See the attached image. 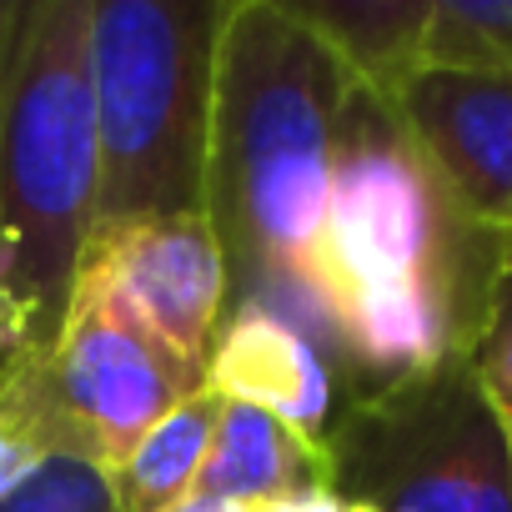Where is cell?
<instances>
[{
    "mask_svg": "<svg viewBox=\"0 0 512 512\" xmlns=\"http://www.w3.org/2000/svg\"><path fill=\"white\" fill-rule=\"evenodd\" d=\"M352 71L292 0H231L216 41L206 221L221 241L231 307L256 302L302 327L342 377L337 322L317 287L337 121Z\"/></svg>",
    "mask_w": 512,
    "mask_h": 512,
    "instance_id": "7a4b0ae2",
    "label": "cell"
},
{
    "mask_svg": "<svg viewBox=\"0 0 512 512\" xmlns=\"http://www.w3.org/2000/svg\"><path fill=\"white\" fill-rule=\"evenodd\" d=\"M507 452H512V422H507Z\"/></svg>",
    "mask_w": 512,
    "mask_h": 512,
    "instance_id": "44dd1931",
    "label": "cell"
},
{
    "mask_svg": "<svg viewBox=\"0 0 512 512\" xmlns=\"http://www.w3.org/2000/svg\"><path fill=\"white\" fill-rule=\"evenodd\" d=\"M216 417H221V397H211L206 387L181 397L121 457V467L106 472L116 512H171L176 502H186L196 492V482H201L206 457H211Z\"/></svg>",
    "mask_w": 512,
    "mask_h": 512,
    "instance_id": "7c38bea8",
    "label": "cell"
},
{
    "mask_svg": "<svg viewBox=\"0 0 512 512\" xmlns=\"http://www.w3.org/2000/svg\"><path fill=\"white\" fill-rule=\"evenodd\" d=\"M397 111L447 196L492 236H512V76L422 66L397 86Z\"/></svg>",
    "mask_w": 512,
    "mask_h": 512,
    "instance_id": "ba28073f",
    "label": "cell"
},
{
    "mask_svg": "<svg viewBox=\"0 0 512 512\" xmlns=\"http://www.w3.org/2000/svg\"><path fill=\"white\" fill-rule=\"evenodd\" d=\"M196 492L226 497L241 507L292 502V497L327 492V462H322V447L302 437L292 422L246 402H221L211 457L201 467Z\"/></svg>",
    "mask_w": 512,
    "mask_h": 512,
    "instance_id": "30bf717a",
    "label": "cell"
},
{
    "mask_svg": "<svg viewBox=\"0 0 512 512\" xmlns=\"http://www.w3.org/2000/svg\"><path fill=\"white\" fill-rule=\"evenodd\" d=\"M196 387L201 377L146 327L76 287L61 337L6 367L0 412L41 457H81L111 472Z\"/></svg>",
    "mask_w": 512,
    "mask_h": 512,
    "instance_id": "8992f818",
    "label": "cell"
},
{
    "mask_svg": "<svg viewBox=\"0 0 512 512\" xmlns=\"http://www.w3.org/2000/svg\"><path fill=\"white\" fill-rule=\"evenodd\" d=\"M467 362H472L487 402L497 407V417L512 422V236L502 241V256L492 267L482 327H477V342H472Z\"/></svg>",
    "mask_w": 512,
    "mask_h": 512,
    "instance_id": "5bb4252c",
    "label": "cell"
},
{
    "mask_svg": "<svg viewBox=\"0 0 512 512\" xmlns=\"http://www.w3.org/2000/svg\"><path fill=\"white\" fill-rule=\"evenodd\" d=\"M327 492L362 512H512L507 422L467 357L342 397L327 437Z\"/></svg>",
    "mask_w": 512,
    "mask_h": 512,
    "instance_id": "5b68a950",
    "label": "cell"
},
{
    "mask_svg": "<svg viewBox=\"0 0 512 512\" xmlns=\"http://www.w3.org/2000/svg\"><path fill=\"white\" fill-rule=\"evenodd\" d=\"M251 512H347L332 492H312V497H292V502H267V507H251Z\"/></svg>",
    "mask_w": 512,
    "mask_h": 512,
    "instance_id": "e0dca14e",
    "label": "cell"
},
{
    "mask_svg": "<svg viewBox=\"0 0 512 512\" xmlns=\"http://www.w3.org/2000/svg\"><path fill=\"white\" fill-rule=\"evenodd\" d=\"M21 11H26V0H0V66H6V51H11V41H16Z\"/></svg>",
    "mask_w": 512,
    "mask_h": 512,
    "instance_id": "ac0fdd59",
    "label": "cell"
},
{
    "mask_svg": "<svg viewBox=\"0 0 512 512\" xmlns=\"http://www.w3.org/2000/svg\"><path fill=\"white\" fill-rule=\"evenodd\" d=\"M41 462H46V457L21 437V427H16L6 412H0V497H11Z\"/></svg>",
    "mask_w": 512,
    "mask_h": 512,
    "instance_id": "2e32d148",
    "label": "cell"
},
{
    "mask_svg": "<svg viewBox=\"0 0 512 512\" xmlns=\"http://www.w3.org/2000/svg\"><path fill=\"white\" fill-rule=\"evenodd\" d=\"M76 287L121 307L171 357H181L196 377H206L231 302L226 256L206 211L96 226L81 251Z\"/></svg>",
    "mask_w": 512,
    "mask_h": 512,
    "instance_id": "52a82bcc",
    "label": "cell"
},
{
    "mask_svg": "<svg viewBox=\"0 0 512 512\" xmlns=\"http://www.w3.org/2000/svg\"><path fill=\"white\" fill-rule=\"evenodd\" d=\"M6 367H11V357H6V352H0V377H6Z\"/></svg>",
    "mask_w": 512,
    "mask_h": 512,
    "instance_id": "ffe728a7",
    "label": "cell"
},
{
    "mask_svg": "<svg viewBox=\"0 0 512 512\" xmlns=\"http://www.w3.org/2000/svg\"><path fill=\"white\" fill-rule=\"evenodd\" d=\"M231 0H91L96 226L206 206L216 41Z\"/></svg>",
    "mask_w": 512,
    "mask_h": 512,
    "instance_id": "277c9868",
    "label": "cell"
},
{
    "mask_svg": "<svg viewBox=\"0 0 512 512\" xmlns=\"http://www.w3.org/2000/svg\"><path fill=\"white\" fill-rule=\"evenodd\" d=\"M101 146L91 91V0H26L0 66V292L51 347L96 231Z\"/></svg>",
    "mask_w": 512,
    "mask_h": 512,
    "instance_id": "3957f363",
    "label": "cell"
},
{
    "mask_svg": "<svg viewBox=\"0 0 512 512\" xmlns=\"http://www.w3.org/2000/svg\"><path fill=\"white\" fill-rule=\"evenodd\" d=\"M0 512H116V497L101 467L81 457H46L11 497H0Z\"/></svg>",
    "mask_w": 512,
    "mask_h": 512,
    "instance_id": "9a60e30c",
    "label": "cell"
},
{
    "mask_svg": "<svg viewBox=\"0 0 512 512\" xmlns=\"http://www.w3.org/2000/svg\"><path fill=\"white\" fill-rule=\"evenodd\" d=\"M497 256L502 236L462 216L397 101L352 81L317 241L347 397L472 357Z\"/></svg>",
    "mask_w": 512,
    "mask_h": 512,
    "instance_id": "6da1fadb",
    "label": "cell"
},
{
    "mask_svg": "<svg viewBox=\"0 0 512 512\" xmlns=\"http://www.w3.org/2000/svg\"><path fill=\"white\" fill-rule=\"evenodd\" d=\"M292 6L337 51L352 81L397 96V86L422 71L432 0H292Z\"/></svg>",
    "mask_w": 512,
    "mask_h": 512,
    "instance_id": "8fae6325",
    "label": "cell"
},
{
    "mask_svg": "<svg viewBox=\"0 0 512 512\" xmlns=\"http://www.w3.org/2000/svg\"><path fill=\"white\" fill-rule=\"evenodd\" d=\"M171 512H251L241 502H226V497H206V492H191L186 502H176Z\"/></svg>",
    "mask_w": 512,
    "mask_h": 512,
    "instance_id": "d6986e66",
    "label": "cell"
},
{
    "mask_svg": "<svg viewBox=\"0 0 512 512\" xmlns=\"http://www.w3.org/2000/svg\"><path fill=\"white\" fill-rule=\"evenodd\" d=\"M337 367L332 357L302 332L292 327L282 312L241 302L221 317L211 362L201 387L221 402H246L262 407L282 422H292L302 437H312L322 447L342 397H337Z\"/></svg>",
    "mask_w": 512,
    "mask_h": 512,
    "instance_id": "9c48e42d",
    "label": "cell"
},
{
    "mask_svg": "<svg viewBox=\"0 0 512 512\" xmlns=\"http://www.w3.org/2000/svg\"><path fill=\"white\" fill-rule=\"evenodd\" d=\"M422 66L512 76V0H432Z\"/></svg>",
    "mask_w": 512,
    "mask_h": 512,
    "instance_id": "4fadbf2b",
    "label": "cell"
}]
</instances>
